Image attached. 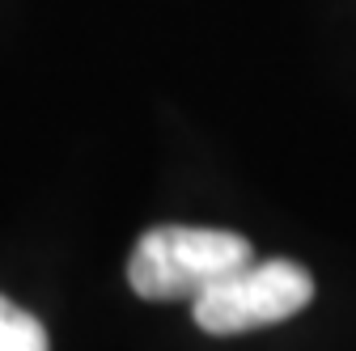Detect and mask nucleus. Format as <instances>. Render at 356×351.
Here are the masks:
<instances>
[{
  "label": "nucleus",
  "instance_id": "nucleus-3",
  "mask_svg": "<svg viewBox=\"0 0 356 351\" xmlns=\"http://www.w3.org/2000/svg\"><path fill=\"white\" fill-rule=\"evenodd\" d=\"M0 351H51L42 322L9 296H0Z\"/></svg>",
  "mask_w": 356,
  "mask_h": 351
},
{
  "label": "nucleus",
  "instance_id": "nucleus-2",
  "mask_svg": "<svg viewBox=\"0 0 356 351\" xmlns=\"http://www.w3.org/2000/svg\"><path fill=\"white\" fill-rule=\"evenodd\" d=\"M314 300V280L293 258H246L242 267L208 284L191 314L195 326L208 334H246L259 326H276L284 318H297Z\"/></svg>",
  "mask_w": 356,
  "mask_h": 351
},
{
  "label": "nucleus",
  "instance_id": "nucleus-1",
  "mask_svg": "<svg viewBox=\"0 0 356 351\" xmlns=\"http://www.w3.org/2000/svg\"><path fill=\"white\" fill-rule=\"evenodd\" d=\"M254 258L250 241L229 229L157 225L127 258V284L145 300H195L208 284Z\"/></svg>",
  "mask_w": 356,
  "mask_h": 351
}]
</instances>
